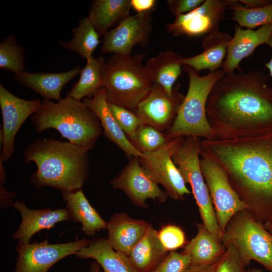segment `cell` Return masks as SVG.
<instances>
[{"instance_id":"cell-28","label":"cell","mask_w":272,"mask_h":272,"mask_svg":"<svg viewBox=\"0 0 272 272\" xmlns=\"http://www.w3.org/2000/svg\"><path fill=\"white\" fill-rule=\"evenodd\" d=\"M131 0H95L91 4L88 18L100 36L130 15Z\"/></svg>"},{"instance_id":"cell-11","label":"cell","mask_w":272,"mask_h":272,"mask_svg":"<svg viewBox=\"0 0 272 272\" xmlns=\"http://www.w3.org/2000/svg\"><path fill=\"white\" fill-rule=\"evenodd\" d=\"M89 241L84 238L64 243L51 244L47 238L28 244L18 243L14 272H48L50 268L63 258L75 254Z\"/></svg>"},{"instance_id":"cell-25","label":"cell","mask_w":272,"mask_h":272,"mask_svg":"<svg viewBox=\"0 0 272 272\" xmlns=\"http://www.w3.org/2000/svg\"><path fill=\"white\" fill-rule=\"evenodd\" d=\"M183 57L171 50L161 52L150 58L144 65L153 85L163 88L171 94L174 83L181 74Z\"/></svg>"},{"instance_id":"cell-22","label":"cell","mask_w":272,"mask_h":272,"mask_svg":"<svg viewBox=\"0 0 272 272\" xmlns=\"http://www.w3.org/2000/svg\"><path fill=\"white\" fill-rule=\"evenodd\" d=\"M232 36L226 32L216 31L207 35L202 41L203 51L194 56L183 57V65L199 72L209 70L214 72L223 65Z\"/></svg>"},{"instance_id":"cell-46","label":"cell","mask_w":272,"mask_h":272,"mask_svg":"<svg viewBox=\"0 0 272 272\" xmlns=\"http://www.w3.org/2000/svg\"><path fill=\"white\" fill-rule=\"evenodd\" d=\"M264 228L269 232L272 235V221L268 222L263 224Z\"/></svg>"},{"instance_id":"cell-20","label":"cell","mask_w":272,"mask_h":272,"mask_svg":"<svg viewBox=\"0 0 272 272\" xmlns=\"http://www.w3.org/2000/svg\"><path fill=\"white\" fill-rule=\"evenodd\" d=\"M150 224L146 221L133 219L125 213H116L107 222L106 239L113 249L128 256Z\"/></svg>"},{"instance_id":"cell-21","label":"cell","mask_w":272,"mask_h":272,"mask_svg":"<svg viewBox=\"0 0 272 272\" xmlns=\"http://www.w3.org/2000/svg\"><path fill=\"white\" fill-rule=\"evenodd\" d=\"M80 65L60 73H30L24 71L15 75V80L40 94L43 99L60 101L64 86L81 72Z\"/></svg>"},{"instance_id":"cell-7","label":"cell","mask_w":272,"mask_h":272,"mask_svg":"<svg viewBox=\"0 0 272 272\" xmlns=\"http://www.w3.org/2000/svg\"><path fill=\"white\" fill-rule=\"evenodd\" d=\"M222 243L233 245L247 267L251 260L272 272V235L247 210L235 214L223 233Z\"/></svg>"},{"instance_id":"cell-1","label":"cell","mask_w":272,"mask_h":272,"mask_svg":"<svg viewBox=\"0 0 272 272\" xmlns=\"http://www.w3.org/2000/svg\"><path fill=\"white\" fill-rule=\"evenodd\" d=\"M200 156L223 168L257 221H272V127L232 138L204 139Z\"/></svg>"},{"instance_id":"cell-15","label":"cell","mask_w":272,"mask_h":272,"mask_svg":"<svg viewBox=\"0 0 272 272\" xmlns=\"http://www.w3.org/2000/svg\"><path fill=\"white\" fill-rule=\"evenodd\" d=\"M184 97L179 85L174 86L171 94L161 87L153 85L134 112L144 124L166 132L173 123Z\"/></svg>"},{"instance_id":"cell-6","label":"cell","mask_w":272,"mask_h":272,"mask_svg":"<svg viewBox=\"0 0 272 272\" xmlns=\"http://www.w3.org/2000/svg\"><path fill=\"white\" fill-rule=\"evenodd\" d=\"M145 54H114L105 61L103 88L107 100L135 111L153 84L143 65Z\"/></svg>"},{"instance_id":"cell-19","label":"cell","mask_w":272,"mask_h":272,"mask_svg":"<svg viewBox=\"0 0 272 272\" xmlns=\"http://www.w3.org/2000/svg\"><path fill=\"white\" fill-rule=\"evenodd\" d=\"M99 118L104 136L115 144L130 157L140 158L144 154L139 152L131 143L120 127L109 109L105 91L100 87L90 98L83 101Z\"/></svg>"},{"instance_id":"cell-31","label":"cell","mask_w":272,"mask_h":272,"mask_svg":"<svg viewBox=\"0 0 272 272\" xmlns=\"http://www.w3.org/2000/svg\"><path fill=\"white\" fill-rule=\"evenodd\" d=\"M229 9L233 11L230 19L240 27L252 29L258 26L272 24V4L258 8H245L239 1L234 0Z\"/></svg>"},{"instance_id":"cell-18","label":"cell","mask_w":272,"mask_h":272,"mask_svg":"<svg viewBox=\"0 0 272 272\" xmlns=\"http://www.w3.org/2000/svg\"><path fill=\"white\" fill-rule=\"evenodd\" d=\"M234 29L222 65L225 74L234 73L242 60L252 54L259 45L267 44L272 35V24L262 26L256 30L243 29L238 25H235Z\"/></svg>"},{"instance_id":"cell-30","label":"cell","mask_w":272,"mask_h":272,"mask_svg":"<svg viewBox=\"0 0 272 272\" xmlns=\"http://www.w3.org/2000/svg\"><path fill=\"white\" fill-rule=\"evenodd\" d=\"M73 38L69 41L59 40L60 45L79 54L88 60L100 43V35L89 18L81 19L77 27L73 30Z\"/></svg>"},{"instance_id":"cell-12","label":"cell","mask_w":272,"mask_h":272,"mask_svg":"<svg viewBox=\"0 0 272 272\" xmlns=\"http://www.w3.org/2000/svg\"><path fill=\"white\" fill-rule=\"evenodd\" d=\"M41 101L19 98L0 84V107L3 126L0 131V161L8 160L15 153V138L25 121L39 108Z\"/></svg>"},{"instance_id":"cell-32","label":"cell","mask_w":272,"mask_h":272,"mask_svg":"<svg viewBox=\"0 0 272 272\" xmlns=\"http://www.w3.org/2000/svg\"><path fill=\"white\" fill-rule=\"evenodd\" d=\"M171 140L167 137L165 132L145 124L139 126L129 139L132 145L143 154L157 151Z\"/></svg>"},{"instance_id":"cell-29","label":"cell","mask_w":272,"mask_h":272,"mask_svg":"<svg viewBox=\"0 0 272 272\" xmlns=\"http://www.w3.org/2000/svg\"><path fill=\"white\" fill-rule=\"evenodd\" d=\"M86 61L78 81L72 86L66 96L81 101L83 98L91 97L102 87L104 58L101 56H92Z\"/></svg>"},{"instance_id":"cell-38","label":"cell","mask_w":272,"mask_h":272,"mask_svg":"<svg viewBox=\"0 0 272 272\" xmlns=\"http://www.w3.org/2000/svg\"><path fill=\"white\" fill-rule=\"evenodd\" d=\"M204 0H168L167 7L175 16L190 12L201 5Z\"/></svg>"},{"instance_id":"cell-41","label":"cell","mask_w":272,"mask_h":272,"mask_svg":"<svg viewBox=\"0 0 272 272\" xmlns=\"http://www.w3.org/2000/svg\"><path fill=\"white\" fill-rule=\"evenodd\" d=\"M220 258L209 264L190 265L185 272H216Z\"/></svg>"},{"instance_id":"cell-42","label":"cell","mask_w":272,"mask_h":272,"mask_svg":"<svg viewBox=\"0 0 272 272\" xmlns=\"http://www.w3.org/2000/svg\"><path fill=\"white\" fill-rule=\"evenodd\" d=\"M246 8L255 9L263 7L272 4L271 0H239Z\"/></svg>"},{"instance_id":"cell-45","label":"cell","mask_w":272,"mask_h":272,"mask_svg":"<svg viewBox=\"0 0 272 272\" xmlns=\"http://www.w3.org/2000/svg\"><path fill=\"white\" fill-rule=\"evenodd\" d=\"M100 266L96 261H92L90 264L89 272H101Z\"/></svg>"},{"instance_id":"cell-48","label":"cell","mask_w":272,"mask_h":272,"mask_svg":"<svg viewBox=\"0 0 272 272\" xmlns=\"http://www.w3.org/2000/svg\"><path fill=\"white\" fill-rule=\"evenodd\" d=\"M271 37H272V35H271Z\"/></svg>"},{"instance_id":"cell-35","label":"cell","mask_w":272,"mask_h":272,"mask_svg":"<svg viewBox=\"0 0 272 272\" xmlns=\"http://www.w3.org/2000/svg\"><path fill=\"white\" fill-rule=\"evenodd\" d=\"M158 238L167 251H173L186 244L184 232L175 225H166L158 231Z\"/></svg>"},{"instance_id":"cell-37","label":"cell","mask_w":272,"mask_h":272,"mask_svg":"<svg viewBox=\"0 0 272 272\" xmlns=\"http://www.w3.org/2000/svg\"><path fill=\"white\" fill-rule=\"evenodd\" d=\"M226 249L216 272H247L246 267L236 249L231 245L227 246Z\"/></svg>"},{"instance_id":"cell-16","label":"cell","mask_w":272,"mask_h":272,"mask_svg":"<svg viewBox=\"0 0 272 272\" xmlns=\"http://www.w3.org/2000/svg\"><path fill=\"white\" fill-rule=\"evenodd\" d=\"M110 183L113 188L123 191L134 206L140 208L149 207L147 199L163 203L168 197L143 168L138 158L134 157H131L127 164L111 180Z\"/></svg>"},{"instance_id":"cell-24","label":"cell","mask_w":272,"mask_h":272,"mask_svg":"<svg viewBox=\"0 0 272 272\" xmlns=\"http://www.w3.org/2000/svg\"><path fill=\"white\" fill-rule=\"evenodd\" d=\"M80 258H92L103 272H138L127 255L113 249L106 238L94 239L75 254Z\"/></svg>"},{"instance_id":"cell-13","label":"cell","mask_w":272,"mask_h":272,"mask_svg":"<svg viewBox=\"0 0 272 272\" xmlns=\"http://www.w3.org/2000/svg\"><path fill=\"white\" fill-rule=\"evenodd\" d=\"M152 31L151 11L129 16L103 36L102 53L131 55L136 44L146 46Z\"/></svg>"},{"instance_id":"cell-26","label":"cell","mask_w":272,"mask_h":272,"mask_svg":"<svg viewBox=\"0 0 272 272\" xmlns=\"http://www.w3.org/2000/svg\"><path fill=\"white\" fill-rule=\"evenodd\" d=\"M168 254L158 238V231L150 224L128 257L138 272H151Z\"/></svg>"},{"instance_id":"cell-10","label":"cell","mask_w":272,"mask_h":272,"mask_svg":"<svg viewBox=\"0 0 272 272\" xmlns=\"http://www.w3.org/2000/svg\"><path fill=\"white\" fill-rule=\"evenodd\" d=\"M183 137L172 139L159 150L144 153L139 158L140 165L150 177L161 185L168 196L174 200H184L190 193L172 155Z\"/></svg>"},{"instance_id":"cell-34","label":"cell","mask_w":272,"mask_h":272,"mask_svg":"<svg viewBox=\"0 0 272 272\" xmlns=\"http://www.w3.org/2000/svg\"><path fill=\"white\" fill-rule=\"evenodd\" d=\"M108 103L114 119L130 139L138 127L144 124L143 122L135 112L114 102L108 101Z\"/></svg>"},{"instance_id":"cell-23","label":"cell","mask_w":272,"mask_h":272,"mask_svg":"<svg viewBox=\"0 0 272 272\" xmlns=\"http://www.w3.org/2000/svg\"><path fill=\"white\" fill-rule=\"evenodd\" d=\"M61 194L71 220L80 222L82 231L86 235L93 236L96 232L106 229L107 222L89 203L82 189L62 191Z\"/></svg>"},{"instance_id":"cell-40","label":"cell","mask_w":272,"mask_h":272,"mask_svg":"<svg viewBox=\"0 0 272 272\" xmlns=\"http://www.w3.org/2000/svg\"><path fill=\"white\" fill-rule=\"evenodd\" d=\"M16 195L15 192H10L4 186V184H0V196H1V207L5 209L14 205L13 198Z\"/></svg>"},{"instance_id":"cell-47","label":"cell","mask_w":272,"mask_h":272,"mask_svg":"<svg viewBox=\"0 0 272 272\" xmlns=\"http://www.w3.org/2000/svg\"><path fill=\"white\" fill-rule=\"evenodd\" d=\"M247 272H264V271L260 268L254 267L248 269Z\"/></svg>"},{"instance_id":"cell-17","label":"cell","mask_w":272,"mask_h":272,"mask_svg":"<svg viewBox=\"0 0 272 272\" xmlns=\"http://www.w3.org/2000/svg\"><path fill=\"white\" fill-rule=\"evenodd\" d=\"M13 207L20 212L22 220L12 237L23 244H29L32 236L40 231L50 229L58 222L71 220L66 209L33 210L28 208L24 201L18 200Z\"/></svg>"},{"instance_id":"cell-39","label":"cell","mask_w":272,"mask_h":272,"mask_svg":"<svg viewBox=\"0 0 272 272\" xmlns=\"http://www.w3.org/2000/svg\"><path fill=\"white\" fill-rule=\"evenodd\" d=\"M155 0H131V6L138 13L152 11L155 7Z\"/></svg>"},{"instance_id":"cell-2","label":"cell","mask_w":272,"mask_h":272,"mask_svg":"<svg viewBox=\"0 0 272 272\" xmlns=\"http://www.w3.org/2000/svg\"><path fill=\"white\" fill-rule=\"evenodd\" d=\"M260 71L225 74L215 85L206 106L208 120L219 139L272 127V88Z\"/></svg>"},{"instance_id":"cell-27","label":"cell","mask_w":272,"mask_h":272,"mask_svg":"<svg viewBox=\"0 0 272 272\" xmlns=\"http://www.w3.org/2000/svg\"><path fill=\"white\" fill-rule=\"evenodd\" d=\"M196 236L184 246L182 252L189 256L191 265H206L218 260L226 247L202 224H197Z\"/></svg>"},{"instance_id":"cell-14","label":"cell","mask_w":272,"mask_h":272,"mask_svg":"<svg viewBox=\"0 0 272 272\" xmlns=\"http://www.w3.org/2000/svg\"><path fill=\"white\" fill-rule=\"evenodd\" d=\"M234 0H206L198 7L186 14L175 16L166 25L167 31L174 35L199 36L219 31L225 13Z\"/></svg>"},{"instance_id":"cell-3","label":"cell","mask_w":272,"mask_h":272,"mask_svg":"<svg viewBox=\"0 0 272 272\" xmlns=\"http://www.w3.org/2000/svg\"><path fill=\"white\" fill-rule=\"evenodd\" d=\"M88 150L70 142L37 139L25 149V163L35 162L37 170L30 181L37 189L50 186L62 191L82 189L89 173Z\"/></svg>"},{"instance_id":"cell-43","label":"cell","mask_w":272,"mask_h":272,"mask_svg":"<svg viewBox=\"0 0 272 272\" xmlns=\"http://www.w3.org/2000/svg\"><path fill=\"white\" fill-rule=\"evenodd\" d=\"M3 163L0 161V184H4L6 182L7 175Z\"/></svg>"},{"instance_id":"cell-8","label":"cell","mask_w":272,"mask_h":272,"mask_svg":"<svg viewBox=\"0 0 272 272\" xmlns=\"http://www.w3.org/2000/svg\"><path fill=\"white\" fill-rule=\"evenodd\" d=\"M201 141L198 137H183L172 155V160L185 183H189L191 188L202 224L222 242L223 233L218 226L208 188L200 168Z\"/></svg>"},{"instance_id":"cell-5","label":"cell","mask_w":272,"mask_h":272,"mask_svg":"<svg viewBox=\"0 0 272 272\" xmlns=\"http://www.w3.org/2000/svg\"><path fill=\"white\" fill-rule=\"evenodd\" d=\"M183 69L188 76V90L173 123L165 133L170 139L187 137L216 139L208 120L206 106L211 90L225 73L218 70L201 76L189 66L183 65Z\"/></svg>"},{"instance_id":"cell-4","label":"cell","mask_w":272,"mask_h":272,"mask_svg":"<svg viewBox=\"0 0 272 272\" xmlns=\"http://www.w3.org/2000/svg\"><path fill=\"white\" fill-rule=\"evenodd\" d=\"M31 121L38 133L56 129L69 142L88 151L94 147L102 130L99 118L83 101L67 96L57 102L41 100Z\"/></svg>"},{"instance_id":"cell-33","label":"cell","mask_w":272,"mask_h":272,"mask_svg":"<svg viewBox=\"0 0 272 272\" xmlns=\"http://www.w3.org/2000/svg\"><path fill=\"white\" fill-rule=\"evenodd\" d=\"M24 50L13 34L0 43V68L19 74L24 71Z\"/></svg>"},{"instance_id":"cell-36","label":"cell","mask_w":272,"mask_h":272,"mask_svg":"<svg viewBox=\"0 0 272 272\" xmlns=\"http://www.w3.org/2000/svg\"><path fill=\"white\" fill-rule=\"evenodd\" d=\"M191 263V258L187 254L170 251L151 272H185Z\"/></svg>"},{"instance_id":"cell-9","label":"cell","mask_w":272,"mask_h":272,"mask_svg":"<svg viewBox=\"0 0 272 272\" xmlns=\"http://www.w3.org/2000/svg\"><path fill=\"white\" fill-rule=\"evenodd\" d=\"M199 165L208 186L220 230L223 233L231 218L237 213L247 210L231 185L223 168L210 158L201 156Z\"/></svg>"},{"instance_id":"cell-44","label":"cell","mask_w":272,"mask_h":272,"mask_svg":"<svg viewBox=\"0 0 272 272\" xmlns=\"http://www.w3.org/2000/svg\"><path fill=\"white\" fill-rule=\"evenodd\" d=\"M272 50V37L267 44ZM265 67L268 70L269 75L272 77V56L270 60L265 64Z\"/></svg>"}]
</instances>
